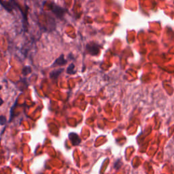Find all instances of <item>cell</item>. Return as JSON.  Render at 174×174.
<instances>
[{"label":"cell","mask_w":174,"mask_h":174,"mask_svg":"<svg viewBox=\"0 0 174 174\" xmlns=\"http://www.w3.org/2000/svg\"><path fill=\"white\" fill-rule=\"evenodd\" d=\"M86 51L91 55H97L100 53V46L97 44L89 43L86 45Z\"/></svg>","instance_id":"6da1fadb"},{"label":"cell","mask_w":174,"mask_h":174,"mask_svg":"<svg viewBox=\"0 0 174 174\" xmlns=\"http://www.w3.org/2000/svg\"><path fill=\"white\" fill-rule=\"evenodd\" d=\"M69 139L71 141L73 146H78L81 143V139L78 135L76 133H73V132L69 133Z\"/></svg>","instance_id":"7a4b0ae2"},{"label":"cell","mask_w":174,"mask_h":174,"mask_svg":"<svg viewBox=\"0 0 174 174\" xmlns=\"http://www.w3.org/2000/svg\"><path fill=\"white\" fill-rule=\"evenodd\" d=\"M67 63V61L64 59V55H61L58 59H56V61L54 63L53 66L56 65H63Z\"/></svg>","instance_id":"3957f363"},{"label":"cell","mask_w":174,"mask_h":174,"mask_svg":"<svg viewBox=\"0 0 174 174\" xmlns=\"http://www.w3.org/2000/svg\"><path fill=\"white\" fill-rule=\"evenodd\" d=\"M63 70H64L63 69H60V70L51 71V72L50 73V77L51 78L56 80L59 76V75L63 72Z\"/></svg>","instance_id":"277c9868"},{"label":"cell","mask_w":174,"mask_h":174,"mask_svg":"<svg viewBox=\"0 0 174 174\" xmlns=\"http://www.w3.org/2000/svg\"><path fill=\"white\" fill-rule=\"evenodd\" d=\"M67 73L69 74L73 75L76 73V71L75 70V65L74 64L71 63L67 69Z\"/></svg>","instance_id":"5b68a950"},{"label":"cell","mask_w":174,"mask_h":174,"mask_svg":"<svg viewBox=\"0 0 174 174\" xmlns=\"http://www.w3.org/2000/svg\"><path fill=\"white\" fill-rule=\"evenodd\" d=\"M17 103V100H16V101H15V103H14V105L13 106V107H12L11 108V111H10V122L12 121V119H13V110H14V107L16 106V103Z\"/></svg>","instance_id":"8992f818"},{"label":"cell","mask_w":174,"mask_h":174,"mask_svg":"<svg viewBox=\"0 0 174 174\" xmlns=\"http://www.w3.org/2000/svg\"><path fill=\"white\" fill-rule=\"evenodd\" d=\"M1 118V120H0V121H1V125H4V124H5V122H6V119H5V117H4L3 115H2L1 118Z\"/></svg>","instance_id":"52a82bcc"}]
</instances>
